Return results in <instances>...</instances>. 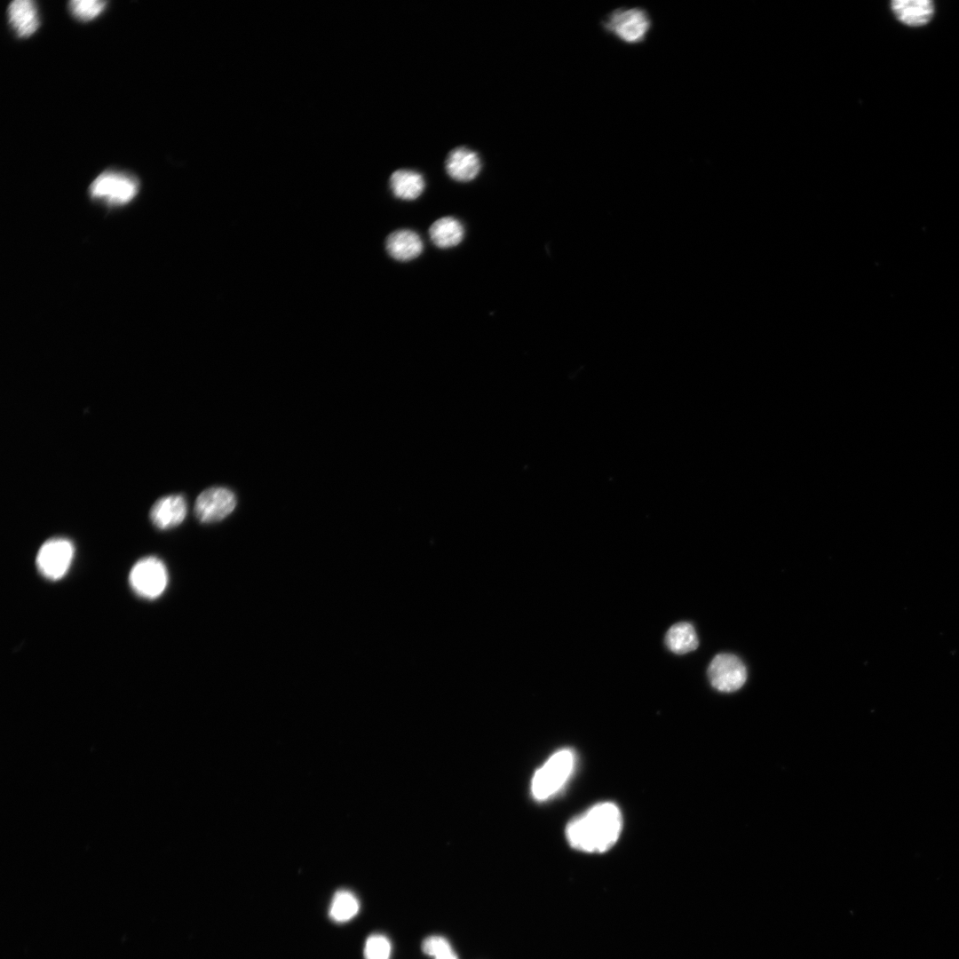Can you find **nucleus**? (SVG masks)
Wrapping results in <instances>:
<instances>
[{
	"mask_svg": "<svg viewBox=\"0 0 959 959\" xmlns=\"http://www.w3.org/2000/svg\"><path fill=\"white\" fill-rule=\"evenodd\" d=\"M139 186V180L134 175L123 170H107L92 181L89 194L91 199L108 206H121L136 196Z\"/></svg>",
	"mask_w": 959,
	"mask_h": 959,
	"instance_id": "4",
	"label": "nucleus"
},
{
	"mask_svg": "<svg viewBox=\"0 0 959 959\" xmlns=\"http://www.w3.org/2000/svg\"><path fill=\"white\" fill-rule=\"evenodd\" d=\"M360 908V901L354 893L339 890L332 898L329 915L336 923H346L357 915Z\"/></svg>",
	"mask_w": 959,
	"mask_h": 959,
	"instance_id": "17",
	"label": "nucleus"
},
{
	"mask_svg": "<svg viewBox=\"0 0 959 959\" xmlns=\"http://www.w3.org/2000/svg\"><path fill=\"white\" fill-rule=\"evenodd\" d=\"M622 826L618 806L610 802L600 803L572 820L566 836L569 844L586 852H603L617 841Z\"/></svg>",
	"mask_w": 959,
	"mask_h": 959,
	"instance_id": "1",
	"label": "nucleus"
},
{
	"mask_svg": "<svg viewBox=\"0 0 959 959\" xmlns=\"http://www.w3.org/2000/svg\"><path fill=\"white\" fill-rule=\"evenodd\" d=\"M891 9L895 17L909 27H922L932 18L935 7L930 0H894Z\"/></svg>",
	"mask_w": 959,
	"mask_h": 959,
	"instance_id": "12",
	"label": "nucleus"
},
{
	"mask_svg": "<svg viewBox=\"0 0 959 959\" xmlns=\"http://www.w3.org/2000/svg\"><path fill=\"white\" fill-rule=\"evenodd\" d=\"M710 685L722 693H733L741 689L747 680V669L735 654H717L708 668Z\"/></svg>",
	"mask_w": 959,
	"mask_h": 959,
	"instance_id": "7",
	"label": "nucleus"
},
{
	"mask_svg": "<svg viewBox=\"0 0 959 959\" xmlns=\"http://www.w3.org/2000/svg\"><path fill=\"white\" fill-rule=\"evenodd\" d=\"M129 583L138 596L147 599H155L162 594L168 584L166 567L156 557H145L132 567Z\"/></svg>",
	"mask_w": 959,
	"mask_h": 959,
	"instance_id": "5",
	"label": "nucleus"
},
{
	"mask_svg": "<svg viewBox=\"0 0 959 959\" xmlns=\"http://www.w3.org/2000/svg\"><path fill=\"white\" fill-rule=\"evenodd\" d=\"M665 644L670 651L684 654L695 650L699 641L693 624L681 622L673 624L666 632Z\"/></svg>",
	"mask_w": 959,
	"mask_h": 959,
	"instance_id": "16",
	"label": "nucleus"
},
{
	"mask_svg": "<svg viewBox=\"0 0 959 959\" xmlns=\"http://www.w3.org/2000/svg\"><path fill=\"white\" fill-rule=\"evenodd\" d=\"M186 502L180 495H169L159 498L151 507L150 519L159 529H170L186 518Z\"/></svg>",
	"mask_w": 959,
	"mask_h": 959,
	"instance_id": "9",
	"label": "nucleus"
},
{
	"mask_svg": "<svg viewBox=\"0 0 959 959\" xmlns=\"http://www.w3.org/2000/svg\"><path fill=\"white\" fill-rule=\"evenodd\" d=\"M575 767V755L569 749L555 752L535 773L531 791L539 801L558 793L566 784Z\"/></svg>",
	"mask_w": 959,
	"mask_h": 959,
	"instance_id": "3",
	"label": "nucleus"
},
{
	"mask_svg": "<svg viewBox=\"0 0 959 959\" xmlns=\"http://www.w3.org/2000/svg\"><path fill=\"white\" fill-rule=\"evenodd\" d=\"M107 4L102 0H72L68 10L73 17L81 21H89L97 17Z\"/></svg>",
	"mask_w": 959,
	"mask_h": 959,
	"instance_id": "19",
	"label": "nucleus"
},
{
	"mask_svg": "<svg viewBox=\"0 0 959 959\" xmlns=\"http://www.w3.org/2000/svg\"><path fill=\"white\" fill-rule=\"evenodd\" d=\"M74 555L75 546L71 541L63 537L51 538L37 552V569L48 580H59L67 573Z\"/></svg>",
	"mask_w": 959,
	"mask_h": 959,
	"instance_id": "6",
	"label": "nucleus"
},
{
	"mask_svg": "<svg viewBox=\"0 0 959 959\" xmlns=\"http://www.w3.org/2000/svg\"><path fill=\"white\" fill-rule=\"evenodd\" d=\"M423 176L411 170H397L390 177V188L395 197L401 200H415L424 189Z\"/></svg>",
	"mask_w": 959,
	"mask_h": 959,
	"instance_id": "15",
	"label": "nucleus"
},
{
	"mask_svg": "<svg viewBox=\"0 0 959 959\" xmlns=\"http://www.w3.org/2000/svg\"><path fill=\"white\" fill-rule=\"evenodd\" d=\"M602 32L618 43L637 47L645 44L654 23L644 6H619L608 12L598 22Z\"/></svg>",
	"mask_w": 959,
	"mask_h": 959,
	"instance_id": "2",
	"label": "nucleus"
},
{
	"mask_svg": "<svg viewBox=\"0 0 959 959\" xmlns=\"http://www.w3.org/2000/svg\"><path fill=\"white\" fill-rule=\"evenodd\" d=\"M8 21L18 37H28L40 25L36 4L32 0H14L7 7Z\"/></svg>",
	"mask_w": 959,
	"mask_h": 959,
	"instance_id": "10",
	"label": "nucleus"
},
{
	"mask_svg": "<svg viewBox=\"0 0 959 959\" xmlns=\"http://www.w3.org/2000/svg\"><path fill=\"white\" fill-rule=\"evenodd\" d=\"M433 959H459V957H458L457 954L456 953V951L453 948V949H451L449 951L444 952V953L437 955Z\"/></svg>",
	"mask_w": 959,
	"mask_h": 959,
	"instance_id": "21",
	"label": "nucleus"
},
{
	"mask_svg": "<svg viewBox=\"0 0 959 959\" xmlns=\"http://www.w3.org/2000/svg\"><path fill=\"white\" fill-rule=\"evenodd\" d=\"M464 234V226L453 217H444L432 223L429 235L432 243L440 249H448L459 244Z\"/></svg>",
	"mask_w": 959,
	"mask_h": 959,
	"instance_id": "14",
	"label": "nucleus"
},
{
	"mask_svg": "<svg viewBox=\"0 0 959 959\" xmlns=\"http://www.w3.org/2000/svg\"><path fill=\"white\" fill-rule=\"evenodd\" d=\"M389 256L398 261H410L417 258L424 250L423 241L412 230L400 229L389 234L385 242Z\"/></svg>",
	"mask_w": 959,
	"mask_h": 959,
	"instance_id": "13",
	"label": "nucleus"
},
{
	"mask_svg": "<svg viewBox=\"0 0 959 959\" xmlns=\"http://www.w3.org/2000/svg\"><path fill=\"white\" fill-rule=\"evenodd\" d=\"M392 944L390 939L383 933L369 935L363 947L364 959H391Z\"/></svg>",
	"mask_w": 959,
	"mask_h": 959,
	"instance_id": "18",
	"label": "nucleus"
},
{
	"mask_svg": "<svg viewBox=\"0 0 959 959\" xmlns=\"http://www.w3.org/2000/svg\"><path fill=\"white\" fill-rule=\"evenodd\" d=\"M452 948L453 947L450 941L446 937L440 934L429 935L421 942L422 952L432 958Z\"/></svg>",
	"mask_w": 959,
	"mask_h": 959,
	"instance_id": "20",
	"label": "nucleus"
},
{
	"mask_svg": "<svg viewBox=\"0 0 959 959\" xmlns=\"http://www.w3.org/2000/svg\"><path fill=\"white\" fill-rule=\"evenodd\" d=\"M481 163L478 155L467 147L453 149L446 161V170L450 178L459 182H468L477 177Z\"/></svg>",
	"mask_w": 959,
	"mask_h": 959,
	"instance_id": "11",
	"label": "nucleus"
},
{
	"mask_svg": "<svg viewBox=\"0 0 959 959\" xmlns=\"http://www.w3.org/2000/svg\"><path fill=\"white\" fill-rule=\"evenodd\" d=\"M235 506L236 497L230 489L213 487L198 495L194 503V514L201 522L211 523L227 517Z\"/></svg>",
	"mask_w": 959,
	"mask_h": 959,
	"instance_id": "8",
	"label": "nucleus"
}]
</instances>
